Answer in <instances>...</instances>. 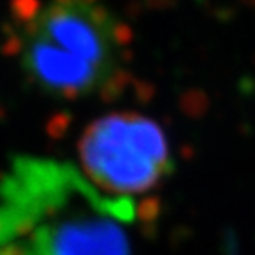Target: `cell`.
<instances>
[{"label": "cell", "mask_w": 255, "mask_h": 255, "mask_svg": "<svg viewBox=\"0 0 255 255\" xmlns=\"http://www.w3.org/2000/svg\"><path fill=\"white\" fill-rule=\"evenodd\" d=\"M7 43L28 84L57 100L128 85L131 34L105 0H14Z\"/></svg>", "instance_id": "1"}, {"label": "cell", "mask_w": 255, "mask_h": 255, "mask_svg": "<svg viewBox=\"0 0 255 255\" xmlns=\"http://www.w3.org/2000/svg\"><path fill=\"white\" fill-rule=\"evenodd\" d=\"M78 159L89 184L126 200L151 191L172 170L163 128L138 112H114L92 121L78 138Z\"/></svg>", "instance_id": "2"}, {"label": "cell", "mask_w": 255, "mask_h": 255, "mask_svg": "<svg viewBox=\"0 0 255 255\" xmlns=\"http://www.w3.org/2000/svg\"><path fill=\"white\" fill-rule=\"evenodd\" d=\"M245 2H250V4H254V5H255V0H245Z\"/></svg>", "instance_id": "3"}]
</instances>
